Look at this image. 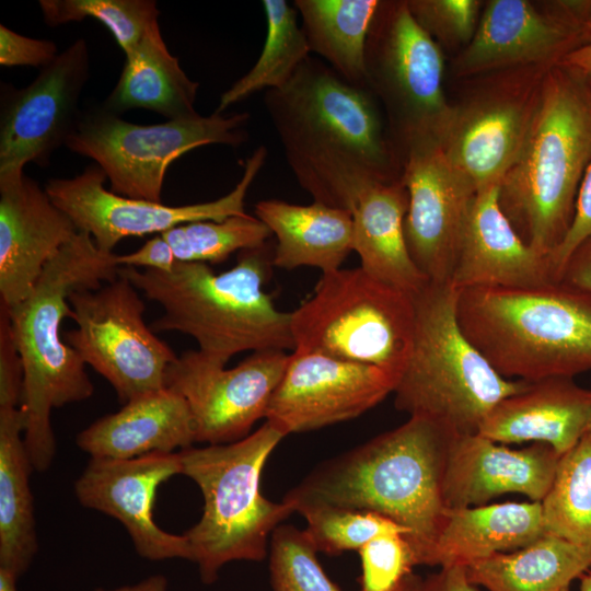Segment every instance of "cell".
<instances>
[{
	"instance_id": "6da1fadb",
	"label": "cell",
	"mask_w": 591,
	"mask_h": 591,
	"mask_svg": "<svg viewBox=\"0 0 591 591\" xmlns=\"http://www.w3.org/2000/svg\"><path fill=\"white\" fill-rule=\"evenodd\" d=\"M264 105L300 186L316 202L351 213L375 183L402 181L403 159L385 114L366 88L308 57Z\"/></svg>"
},
{
	"instance_id": "7a4b0ae2",
	"label": "cell",
	"mask_w": 591,
	"mask_h": 591,
	"mask_svg": "<svg viewBox=\"0 0 591 591\" xmlns=\"http://www.w3.org/2000/svg\"><path fill=\"white\" fill-rule=\"evenodd\" d=\"M452 438L429 419L409 417L320 464L283 500L297 512L333 507L381 514L406 530L415 564L425 565L447 510L442 485Z\"/></svg>"
},
{
	"instance_id": "3957f363",
	"label": "cell",
	"mask_w": 591,
	"mask_h": 591,
	"mask_svg": "<svg viewBox=\"0 0 591 591\" xmlns=\"http://www.w3.org/2000/svg\"><path fill=\"white\" fill-rule=\"evenodd\" d=\"M116 254L101 251L92 236L78 231L47 263L32 292L8 306L24 370L20 408L25 416L24 442L33 468L51 464L56 441L54 408L88 399L94 386L78 352L62 339L65 317H72L69 296L95 290L119 275Z\"/></svg>"
},
{
	"instance_id": "277c9868",
	"label": "cell",
	"mask_w": 591,
	"mask_h": 591,
	"mask_svg": "<svg viewBox=\"0 0 591 591\" xmlns=\"http://www.w3.org/2000/svg\"><path fill=\"white\" fill-rule=\"evenodd\" d=\"M274 250L266 243L242 251L236 264L213 274L207 264L177 262L170 273L120 267L163 314L150 323L155 332L193 337L199 351L227 363L243 351L294 350L291 312L278 310L263 289Z\"/></svg>"
},
{
	"instance_id": "5b68a950",
	"label": "cell",
	"mask_w": 591,
	"mask_h": 591,
	"mask_svg": "<svg viewBox=\"0 0 591 591\" xmlns=\"http://www.w3.org/2000/svg\"><path fill=\"white\" fill-rule=\"evenodd\" d=\"M591 162V82L580 67L556 63L543 77L537 108L499 205L521 239L547 255L566 236Z\"/></svg>"
},
{
	"instance_id": "8992f818",
	"label": "cell",
	"mask_w": 591,
	"mask_h": 591,
	"mask_svg": "<svg viewBox=\"0 0 591 591\" xmlns=\"http://www.w3.org/2000/svg\"><path fill=\"white\" fill-rule=\"evenodd\" d=\"M456 316L466 338L506 379L591 371V292L563 279L460 290Z\"/></svg>"
},
{
	"instance_id": "52a82bcc",
	"label": "cell",
	"mask_w": 591,
	"mask_h": 591,
	"mask_svg": "<svg viewBox=\"0 0 591 591\" xmlns=\"http://www.w3.org/2000/svg\"><path fill=\"white\" fill-rule=\"evenodd\" d=\"M459 292L451 282L428 281L414 294L413 348L393 392L396 409L452 437L478 433L496 404L526 384L499 374L463 334Z\"/></svg>"
},
{
	"instance_id": "ba28073f",
	"label": "cell",
	"mask_w": 591,
	"mask_h": 591,
	"mask_svg": "<svg viewBox=\"0 0 591 591\" xmlns=\"http://www.w3.org/2000/svg\"><path fill=\"white\" fill-rule=\"evenodd\" d=\"M285 437L266 420L235 442L179 451L182 474L204 497L200 520L184 533L204 583L215 582L230 561L263 560L270 533L296 512L290 502L270 501L260 491L266 461Z\"/></svg>"
},
{
	"instance_id": "9c48e42d",
	"label": "cell",
	"mask_w": 591,
	"mask_h": 591,
	"mask_svg": "<svg viewBox=\"0 0 591 591\" xmlns=\"http://www.w3.org/2000/svg\"><path fill=\"white\" fill-rule=\"evenodd\" d=\"M414 294L361 267L322 274L313 293L291 312L294 349L403 372L413 348Z\"/></svg>"
},
{
	"instance_id": "30bf717a",
	"label": "cell",
	"mask_w": 591,
	"mask_h": 591,
	"mask_svg": "<svg viewBox=\"0 0 591 591\" xmlns=\"http://www.w3.org/2000/svg\"><path fill=\"white\" fill-rule=\"evenodd\" d=\"M250 118L248 113H213L139 125L103 108L81 114L65 146L93 160L113 193L162 202L165 174L176 159L208 144L240 147L248 139Z\"/></svg>"
},
{
	"instance_id": "8fae6325",
	"label": "cell",
	"mask_w": 591,
	"mask_h": 591,
	"mask_svg": "<svg viewBox=\"0 0 591 591\" xmlns=\"http://www.w3.org/2000/svg\"><path fill=\"white\" fill-rule=\"evenodd\" d=\"M364 67V86L381 105L402 158L414 140L440 141L453 112L442 89L443 54L406 1H381Z\"/></svg>"
},
{
	"instance_id": "7c38bea8",
	"label": "cell",
	"mask_w": 591,
	"mask_h": 591,
	"mask_svg": "<svg viewBox=\"0 0 591 591\" xmlns=\"http://www.w3.org/2000/svg\"><path fill=\"white\" fill-rule=\"evenodd\" d=\"M77 327L63 339L128 401L165 387L166 374L177 359L143 320L146 304L125 277L69 296Z\"/></svg>"
},
{
	"instance_id": "4fadbf2b",
	"label": "cell",
	"mask_w": 591,
	"mask_h": 591,
	"mask_svg": "<svg viewBox=\"0 0 591 591\" xmlns=\"http://www.w3.org/2000/svg\"><path fill=\"white\" fill-rule=\"evenodd\" d=\"M267 149L259 146L246 159L243 175L227 195L211 201L169 206L124 197L106 189L107 179L95 163L69 178H50L45 190L72 220L78 231L89 233L96 246L113 253L125 237L164 233L183 223L246 216L245 197L263 169Z\"/></svg>"
},
{
	"instance_id": "5bb4252c",
	"label": "cell",
	"mask_w": 591,
	"mask_h": 591,
	"mask_svg": "<svg viewBox=\"0 0 591 591\" xmlns=\"http://www.w3.org/2000/svg\"><path fill=\"white\" fill-rule=\"evenodd\" d=\"M288 361L282 350H262L227 369V363L189 350L170 367L165 386L186 399L196 442L231 443L247 437L254 424L266 418Z\"/></svg>"
},
{
	"instance_id": "9a60e30c",
	"label": "cell",
	"mask_w": 591,
	"mask_h": 591,
	"mask_svg": "<svg viewBox=\"0 0 591 591\" xmlns=\"http://www.w3.org/2000/svg\"><path fill=\"white\" fill-rule=\"evenodd\" d=\"M89 65L86 42L79 38L27 86L2 84L0 178L24 174L28 163L48 164L53 152L66 144L82 114L78 105Z\"/></svg>"
},
{
	"instance_id": "2e32d148",
	"label": "cell",
	"mask_w": 591,
	"mask_h": 591,
	"mask_svg": "<svg viewBox=\"0 0 591 591\" xmlns=\"http://www.w3.org/2000/svg\"><path fill=\"white\" fill-rule=\"evenodd\" d=\"M547 69L495 84L453 106L439 142L450 164L476 193L500 185L518 159Z\"/></svg>"
},
{
	"instance_id": "e0dca14e",
	"label": "cell",
	"mask_w": 591,
	"mask_h": 591,
	"mask_svg": "<svg viewBox=\"0 0 591 591\" xmlns=\"http://www.w3.org/2000/svg\"><path fill=\"white\" fill-rule=\"evenodd\" d=\"M402 182L408 193L404 232L409 255L429 281L451 282L476 190L433 138L405 148Z\"/></svg>"
},
{
	"instance_id": "ac0fdd59",
	"label": "cell",
	"mask_w": 591,
	"mask_h": 591,
	"mask_svg": "<svg viewBox=\"0 0 591 591\" xmlns=\"http://www.w3.org/2000/svg\"><path fill=\"white\" fill-rule=\"evenodd\" d=\"M397 378L375 366L292 350L266 420L286 436L357 418L394 392Z\"/></svg>"
},
{
	"instance_id": "d6986e66",
	"label": "cell",
	"mask_w": 591,
	"mask_h": 591,
	"mask_svg": "<svg viewBox=\"0 0 591 591\" xmlns=\"http://www.w3.org/2000/svg\"><path fill=\"white\" fill-rule=\"evenodd\" d=\"M176 474H182L179 452L129 460L91 457L74 483V494L83 507L118 520L142 558L192 560L185 535L165 532L153 520L158 487Z\"/></svg>"
},
{
	"instance_id": "ffe728a7",
	"label": "cell",
	"mask_w": 591,
	"mask_h": 591,
	"mask_svg": "<svg viewBox=\"0 0 591 591\" xmlns=\"http://www.w3.org/2000/svg\"><path fill=\"white\" fill-rule=\"evenodd\" d=\"M540 12L526 0H490L472 40L453 62L455 76L513 66L552 67L584 46V27L551 5Z\"/></svg>"
},
{
	"instance_id": "44dd1931",
	"label": "cell",
	"mask_w": 591,
	"mask_h": 591,
	"mask_svg": "<svg viewBox=\"0 0 591 591\" xmlns=\"http://www.w3.org/2000/svg\"><path fill=\"white\" fill-rule=\"evenodd\" d=\"M559 457L543 443L512 449L479 433L452 438L443 473L445 507L483 506L505 494L541 502L551 488Z\"/></svg>"
},
{
	"instance_id": "7402d4cb",
	"label": "cell",
	"mask_w": 591,
	"mask_h": 591,
	"mask_svg": "<svg viewBox=\"0 0 591 591\" xmlns=\"http://www.w3.org/2000/svg\"><path fill=\"white\" fill-rule=\"evenodd\" d=\"M77 232L70 217L33 178H0L1 303L13 306L24 300L47 263Z\"/></svg>"
},
{
	"instance_id": "603a6c76",
	"label": "cell",
	"mask_w": 591,
	"mask_h": 591,
	"mask_svg": "<svg viewBox=\"0 0 591 591\" xmlns=\"http://www.w3.org/2000/svg\"><path fill=\"white\" fill-rule=\"evenodd\" d=\"M557 280L547 255L528 245L499 205V185L475 194L466 218L451 283L528 288Z\"/></svg>"
},
{
	"instance_id": "cb8c5ba5",
	"label": "cell",
	"mask_w": 591,
	"mask_h": 591,
	"mask_svg": "<svg viewBox=\"0 0 591 591\" xmlns=\"http://www.w3.org/2000/svg\"><path fill=\"white\" fill-rule=\"evenodd\" d=\"M591 430V390L573 378L528 382L490 410L478 433L499 443H543L559 455Z\"/></svg>"
},
{
	"instance_id": "d4e9b609",
	"label": "cell",
	"mask_w": 591,
	"mask_h": 591,
	"mask_svg": "<svg viewBox=\"0 0 591 591\" xmlns=\"http://www.w3.org/2000/svg\"><path fill=\"white\" fill-rule=\"evenodd\" d=\"M76 442L91 457L129 460L184 450L196 440L186 399L165 386L139 395L118 412L97 419L77 436Z\"/></svg>"
},
{
	"instance_id": "484cf974",
	"label": "cell",
	"mask_w": 591,
	"mask_h": 591,
	"mask_svg": "<svg viewBox=\"0 0 591 591\" xmlns=\"http://www.w3.org/2000/svg\"><path fill=\"white\" fill-rule=\"evenodd\" d=\"M544 535L541 502H500L448 509L425 565L468 567Z\"/></svg>"
},
{
	"instance_id": "4316f807",
	"label": "cell",
	"mask_w": 591,
	"mask_h": 591,
	"mask_svg": "<svg viewBox=\"0 0 591 591\" xmlns=\"http://www.w3.org/2000/svg\"><path fill=\"white\" fill-rule=\"evenodd\" d=\"M255 217L276 236L273 265L282 269L314 267L322 274L341 268L354 251V223L349 211L313 201L290 204L264 199Z\"/></svg>"
},
{
	"instance_id": "83f0119b",
	"label": "cell",
	"mask_w": 591,
	"mask_h": 591,
	"mask_svg": "<svg viewBox=\"0 0 591 591\" xmlns=\"http://www.w3.org/2000/svg\"><path fill=\"white\" fill-rule=\"evenodd\" d=\"M407 209L408 193L402 181L367 187L351 210L354 251L367 273L415 294L429 280L418 270L407 248Z\"/></svg>"
},
{
	"instance_id": "f1b7e54d",
	"label": "cell",
	"mask_w": 591,
	"mask_h": 591,
	"mask_svg": "<svg viewBox=\"0 0 591 591\" xmlns=\"http://www.w3.org/2000/svg\"><path fill=\"white\" fill-rule=\"evenodd\" d=\"M120 77L105 102V109L118 114L132 108L155 112L167 120L199 115L195 101L199 83L188 78L160 31L152 25L127 54Z\"/></svg>"
},
{
	"instance_id": "f546056e",
	"label": "cell",
	"mask_w": 591,
	"mask_h": 591,
	"mask_svg": "<svg viewBox=\"0 0 591 591\" xmlns=\"http://www.w3.org/2000/svg\"><path fill=\"white\" fill-rule=\"evenodd\" d=\"M19 407H0V567L20 577L30 567L38 544L30 475L33 465L22 432Z\"/></svg>"
},
{
	"instance_id": "4dcf8cb0",
	"label": "cell",
	"mask_w": 591,
	"mask_h": 591,
	"mask_svg": "<svg viewBox=\"0 0 591 591\" xmlns=\"http://www.w3.org/2000/svg\"><path fill=\"white\" fill-rule=\"evenodd\" d=\"M591 568V546L544 534L515 551L466 567L470 581L487 591H563Z\"/></svg>"
},
{
	"instance_id": "1f68e13d",
	"label": "cell",
	"mask_w": 591,
	"mask_h": 591,
	"mask_svg": "<svg viewBox=\"0 0 591 591\" xmlns=\"http://www.w3.org/2000/svg\"><path fill=\"white\" fill-rule=\"evenodd\" d=\"M379 0H296L310 51L347 82L364 86L366 45Z\"/></svg>"
},
{
	"instance_id": "d6a6232c",
	"label": "cell",
	"mask_w": 591,
	"mask_h": 591,
	"mask_svg": "<svg viewBox=\"0 0 591 591\" xmlns=\"http://www.w3.org/2000/svg\"><path fill=\"white\" fill-rule=\"evenodd\" d=\"M262 4L266 37L260 55L251 70L221 94L217 114L257 92L281 89L311 56L297 9L285 0H264Z\"/></svg>"
},
{
	"instance_id": "836d02e7",
	"label": "cell",
	"mask_w": 591,
	"mask_h": 591,
	"mask_svg": "<svg viewBox=\"0 0 591 591\" xmlns=\"http://www.w3.org/2000/svg\"><path fill=\"white\" fill-rule=\"evenodd\" d=\"M541 507L544 534L591 546V430L560 455Z\"/></svg>"
},
{
	"instance_id": "e575fe53",
	"label": "cell",
	"mask_w": 591,
	"mask_h": 591,
	"mask_svg": "<svg viewBox=\"0 0 591 591\" xmlns=\"http://www.w3.org/2000/svg\"><path fill=\"white\" fill-rule=\"evenodd\" d=\"M177 262L218 264L234 252L259 247L273 235L257 217L233 216L222 221L202 220L179 224L161 234Z\"/></svg>"
},
{
	"instance_id": "d590c367",
	"label": "cell",
	"mask_w": 591,
	"mask_h": 591,
	"mask_svg": "<svg viewBox=\"0 0 591 591\" xmlns=\"http://www.w3.org/2000/svg\"><path fill=\"white\" fill-rule=\"evenodd\" d=\"M48 26L92 18L104 24L125 54L158 23L160 11L153 0H40Z\"/></svg>"
},
{
	"instance_id": "8d00e7d4",
	"label": "cell",
	"mask_w": 591,
	"mask_h": 591,
	"mask_svg": "<svg viewBox=\"0 0 591 591\" xmlns=\"http://www.w3.org/2000/svg\"><path fill=\"white\" fill-rule=\"evenodd\" d=\"M306 520L305 532L317 551L337 555L359 551L371 540L407 532L394 521L371 511L333 507H311L299 511Z\"/></svg>"
},
{
	"instance_id": "74e56055",
	"label": "cell",
	"mask_w": 591,
	"mask_h": 591,
	"mask_svg": "<svg viewBox=\"0 0 591 591\" xmlns=\"http://www.w3.org/2000/svg\"><path fill=\"white\" fill-rule=\"evenodd\" d=\"M317 552L305 530L280 524L270 543L274 591H340L318 563Z\"/></svg>"
},
{
	"instance_id": "f35d334b",
	"label": "cell",
	"mask_w": 591,
	"mask_h": 591,
	"mask_svg": "<svg viewBox=\"0 0 591 591\" xmlns=\"http://www.w3.org/2000/svg\"><path fill=\"white\" fill-rule=\"evenodd\" d=\"M417 23L440 45H467L477 28L482 2L477 0H407Z\"/></svg>"
},
{
	"instance_id": "ab89813d",
	"label": "cell",
	"mask_w": 591,
	"mask_h": 591,
	"mask_svg": "<svg viewBox=\"0 0 591 591\" xmlns=\"http://www.w3.org/2000/svg\"><path fill=\"white\" fill-rule=\"evenodd\" d=\"M358 553L361 591H396L416 566L409 544L398 533L378 536Z\"/></svg>"
},
{
	"instance_id": "60d3db41",
	"label": "cell",
	"mask_w": 591,
	"mask_h": 591,
	"mask_svg": "<svg viewBox=\"0 0 591 591\" xmlns=\"http://www.w3.org/2000/svg\"><path fill=\"white\" fill-rule=\"evenodd\" d=\"M23 381V362L13 338L9 309L0 303V407L20 406Z\"/></svg>"
},
{
	"instance_id": "b9f144b4",
	"label": "cell",
	"mask_w": 591,
	"mask_h": 591,
	"mask_svg": "<svg viewBox=\"0 0 591 591\" xmlns=\"http://www.w3.org/2000/svg\"><path fill=\"white\" fill-rule=\"evenodd\" d=\"M589 237H591V162L578 189L571 225L561 243L549 255L557 280H560L561 270L571 253Z\"/></svg>"
},
{
	"instance_id": "7bdbcfd3",
	"label": "cell",
	"mask_w": 591,
	"mask_h": 591,
	"mask_svg": "<svg viewBox=\"0 0 591 591\" xmlns=\"http://www.w3.org/2000/svg\"><path fill=\"white\" fill-rule=\"evenodd\" d=\"M57 45L47 39L31 38L0 24V65L30 66L40 69L58 56Z\"/></svg>"
},
{
	"instance_id": "ee69618b",
	"label": "cell",
	"mask_w": 591,
	"mask_h": 591,
	"mask_svg": "<svg viewBox=\"0 0 591 591\" xmlns=\"http://www.w3.org/2000/svg\"><path fill=\"white\" fill-rule=\"evenodd\" d=\"M115 260L118 267L153 269L163 273H170L177 263L171 246L161 234L151 237L135 252L116 254Z\"/></svg>"
},
{
	"instance_id": "f6af8a7d",
	"label": "cell",
	"mask_w": 591,
	"mask_h": 591,
	"mask_svg": "<svg viewBox=\"0 0 591 591\" xmlns=\"http://www.w3.org/2000/svg\"><path fill=\"white\" fill-rule=\"evenodd\" d=\"M560 279L591 292V237L571 253L561 270Z\"/></svg>"
},
{
	"instance_id": "bcb514c9",
	"label": "cell",
	"mask_w": 591,
	"mask_h": 591,
	"mask_svg": "<svg viewBox=\"0 0 591 591\" xmlns=\"http://www.w3.org/2000/svg\"><path fill=\"white\" fill-rule=\"evenodd\" d=\"M418 591H477L466 572L465 567L440 568L437 573L427 579H420Z\"/></svg>"
},
{
	"instance_id": "7dc6e473",
	"label": "cell",
	"mask_w": 591,
	"mask_h": 591,
	"mask_svg": "<svg viewBox=\"0 0 591 591\" xmlns=\"http://www.w3.org/2000/svg\"><path fill=\"white\" fill-rule=\"evenodd\" d=\"M167 580L162 575L150 576L137 583L123 586L113 590L96 589L95 591H166Z\"/></svg>"
},
{
	"instance_id": "c3c4849f",
	"label": "cell",
	"mask_w": 591,
	"mask_h": 591,
	"mask_svg": "<svg viewBox=\"0 0 591 591\" xmlns=\"http://www.w3.org/2000/svg\"><path fill=\"white\" fill-rule=\"evenodd\" d=\"M589 61H591V43L575 50L573 53L568 55L561 62L582 68Z\"/></svg>"
},
{
	"instance_id": "681fc988",
	"label": "cell",
	"mask_w": 591,
	"mask_h": 591,
	"mask_svg": "<svg viewBox=\"0 0 591 591\" xmlns=\"http://www.w3.org/2000/svg\"><path fill=\"white\" fill-rule=\"evenodd\" d=\"M18 578L11 570L0 567V591H18Z\"/></svg>"
},
{
	"instance_id": "f907efd6",
	"label": "cell",
	"mask_w": 591,
	"mask_h": 591,
	"mask_svg": "<svg viewBox=\"0 0 591 591\" xmlns=\"http://www.w3.org/2000/svg\"><path fill=\"white\" fill-rule=\"evenodd\" d=\"M419 577L409 575L396 591H418Z\"/></svg>"
},
{
	"instance_id": "816d5d0a",
	"label": "cell",
	"mask_w": 591,
	"mask_h": 591,
	"mask_svg": "<svg viewBox=\"0 0 591 591\" xmlns=\"http://www.w3.org/2000/svg\"><path fill=\"white\" fill-rule=\"evenodd\" d=\"M579 591H591V568L582 573L580 577Z\"/></svg>"
},
{
	"instance_id": "f5cc1de1",
	"label": "cell",
	"mask_w": 591,
	"mask_h": 591,
	"mask_svg": "<svg viewBox=\"0 0 591 591\" xmlns=\"http://www.w3.org/2000/svg\"><path fill=\"white\" fill-rule=\"evenodd\" d=\"M584 32H586V36H587V40H588L587 44H589V43H591V10H590V13L588 15V19H587V22H586V25H584Z\"/></svg>"
},
{
	"instance_id": "db71d44e",
	"label": "cell",
	"mask_w": 591,
	"mask_h": 591,
	"mask_svg": "<svg viewBox=\"0 0 591 591\" xmlns=\"http://www.w3.org/2000/svg\"><path fill=\"white\" fill-rule=\"evenodd\" d=\"M583 71L586 72L588 79L591 82V61H589L584 67H582Z\"/></svg>"
},
{
	"instance_id": "11a10c76",
	"label": "cell",
	"mask_w": 591,
	"mask_h": 591,
	"mask_svg": "<svg viewBox=\"0 0 591 591\" xmlns=\"http://www.w3.org/2000/svg\"><path fill=\"white\" fill-rule=\"evenodd\" d=\"M563 591H570V590H569V588H566V589H565V590H563Z\"/></svg>"
}]
</instances>
